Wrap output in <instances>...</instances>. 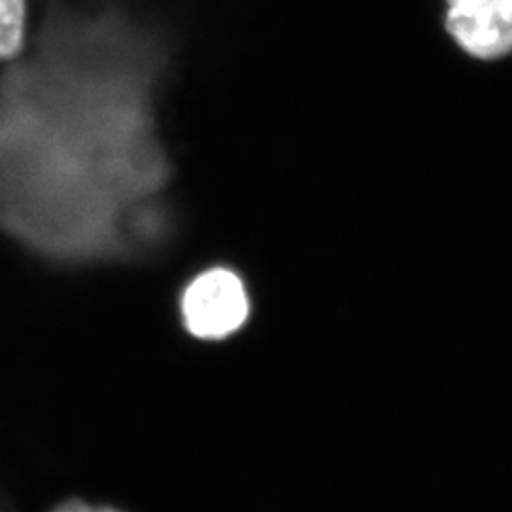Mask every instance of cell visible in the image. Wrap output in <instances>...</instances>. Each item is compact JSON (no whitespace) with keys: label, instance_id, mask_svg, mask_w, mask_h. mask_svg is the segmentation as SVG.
I'll return each mask as SVG.
<instances>
[{"label":"cell","instance_id":"obj_1","mask_svg":"<svg viewBox=\"0 0 512 512\" xmlns=\"http://www.w3.org/2000/svg\"><path fill=\"white\" fill-rule=\"evenodd\" d=\"M169 48L112 4L46 0L0 73V234L40 260H141L173 230L160 135Z\"/></svg>","mask_w":512,"mask_h":512},{"label":"cell","instance_id":"obj_5","mask_svg":"<svg viewBox=\"0 0 512 512\" xmlns=\"http://www.w3.org/2000/svg\"><path fill=\"white\" fill-rule=\"evenodd\" d=\"M52 512H124L120 509H114L110 505H90L86 501L73 499V501H65L61 505H57Z\"/></svg>","mask_w":512,"mask_h":512},{"label":"cell","instance_id":"obj_3","mask_svg":"<svg viewBox=\"0 0 512 512\" xmlns=\"http://www.w3.org/2000/svg\"><path fill=\"white\" fill-rule=\"evenodd\" d=\"M446 29L476 59L512 52V0H446Z\"/></svg>","mask_w":512,"mask_h":512},{"label":"cell","instance_id":"obj_2","mask_svg":"<svg viewBox=\"0 0 512 512\" xmlns=\"http://www.w3.org/2000/svg\"><path fill=\"white\" fill-rule=\"evenodd\" d=\"M251 298L245 281L230 268H211L196 275L181 296L184 327L200 340H224L245 327Z\"/></svg>","mask_w":512,"mask_h":512},{"label":"cell","instance_id":"obj_4","mask_svg":"<svg viewBox=\"0 0 512 512\" xmlns=\"http://www.w3.org/2000/svg\"><path fill=\"white\" fill-rule=\"evenodd\" d=\"M27 0H0V63L16 59L25 50Z\"/></svg>","mask_w":512,"mask_h":512}]
</instances>
